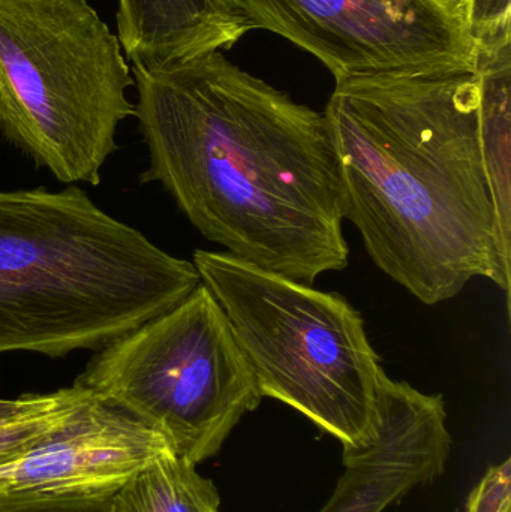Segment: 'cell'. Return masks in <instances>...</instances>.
<instances>
[{"label":"cell","mask_w":511,"mask_h":512,"mask_svg":"<svg viewBox=\"0 0 511 512\" xmlns=\"http://www.w3.org/2000/svg\"><path fill=\"white\" fill-rule=\"evenodd\" d=\"M135 114L159 183L210 242L312 285L348 265L338 159L324 113L221 51L132 65Z\"/></svg>","instance_id":"cell-1"},{"label":"cell","mask_w":511,"mask_h":512,"mask_svg":"<svg viewBox=\"0 0 511 512\" xmlns=\"http://www.w3.org/2000/svg\"><path fill=\"white\" fill-rule=\"evenodd\" d=\"M476 69L336 81L324 116L338 159L342 216L378 268L423 304L476 279L510 301L483 162Z\"/></svg>","instance_id":"cell-2"},{"label":"cell","mask_w":511,"mask_h":512,"mask_svg":"<svg viewBox=\"0 0 511 512\" xmlns=\"http://www.w3.org/2000/svg\"><path fill=\"white\" fill-rule=\"evenodd\" d=\"M200 283L80 186L0 191V355L99 351Z\"/></svg>","instance_id":"cell-3"},{"label":"cell","mask_w":511,"mask_h":512,"mask_svg":"<svg viewBox=\"0 0 511 512\" xmlns=\"http://www.w3.org/2000/svg\"><path fill=\"white\" fill-rule=\"evenodd\" d=\"M122 45L87 0H0V135L65 185L98 186L135 114Z\"/></svg>","instance_id":"cell-4"},{"label":"cell","mask_w":511,"mask_h":512,"mask_svg":"<svg viewBox=\"0 0 511 512\" xmlns=\"http://www.w3.org/2000/svg\"><path fill=\"white\" fill-rule=\"evenodd\" d=\"M194 265L227 315L261 396L296 409L344 448L365 444L383 367L359 310L336 292L228 252L195 251Z\"/></svg>","instance_id":"cell-5"},{"label":"cell","mask_w":511,"mask_h":512,"mask_svg":"<svg viewBox=\"0 0 511 512\" xmlns=\"http://www.w3.org/2000/svg\"><path fill=\"white\" fill-rule=\"evenodd\" d=\"M165 436L192 465L215 456L263 396L203 282L173 309L96 351L74 382Z\"/></svg>","instance_id":"cell-6"},{"label":"cell","mask_w":511,"mask_h":512,"mask_svg":"<svg viewBox=\"0 0 511 512\" xmlns=\"http://www.w3.org/2000/svg\"><path fill=\"white\" fill-rule=\"evenodd\" d=\"M255 29L317 57L336 81L476 69L464 0H239Z\"/></svg>","instance_id":"cell-7"},{"label":"cell","mask_w":511,"mask_h":512,"mask_svg":"<svg viewBox=\"0 0 511 512\" xmlns=\"http://www.w3.org/2000/svg\"><path fill=\"white\" fill-rule=\"evenodd\" d=\"M170 453L164 435L89 391L29 453L0 466V495H114Z\"/></svg>","instance_id":"cell-8"},{"label":"cell","mask_w":511,"mask_h":512,"mask_svg":"<svg viewBox=\"0 0 511 512\" xmlns=\"http://www.w3.org/2000/svg\"><path fill=\"white\" fill-rule=\"evenodd\" d=\"M443 396L381 372L371 438L344 448L345 471L320 512H383L446 468L452 450Z\"/></svg>","instance_id":"cell-9"},{"label":"cell","mask_w":511,"mask_h":512,"mask_svg":"<svg viewBox=\"0 0 511 512\" xmlns=\"http://www.w3.org/2000/svg\"><path fill=\"white\" fill-rule=\"evenodd\" d=\"M117 38L132 65H168L230 50L254 23L239 0H119Z\"/></svg>","instance_id":"cell-10"},{"label":"cell","mask_w":511,"mask_h":512,"mask_svg":"<svg viewBox=\"0 0 511 512\" xmlns=\"http://www.w3.org/2000/svg\"><path fill=\"white\" fill-rule=\"evenodd\" d=\"M483 162L504 249L511 254V47L477 54Z\"/></svg>","instance_id":"cell-11"},{"label":"cell","mask_w":511,"mask_h":512,"mask_svg":"<svg viewBox=\"0 0 511 512\" xmlns=\"http://www.w3.org/2000/svg\"><path fill=\"white\" fill-rule=\"evenodd\" d=\"M219 493L197 466L165 454L113 495V512H219Z\"/></svg>","instance_id":"cell-12"},{"label":"cell","mask_w":511,"mask_h":512,"mask_svg":"<svg viewBox=\"0 0 511 512\" xmlns=\"http://www.w3.org/2000/svg\"><path fill=\"white\" fill-rule=\"evenodd\" d=\"M87 394L89 391L74 384L71 396L57 408L0 424V466L29 453L48 433L53 432L69 417V414L86 399Z\"/></svg>","instance_id":"cell-13"},{"label":"cell","mask_w":511,"mask_h":512,"mask_svg":"<svg viewBox=\"0 0 511 512\" xmlns=\"http://www.w3.org/2000/svg\"><path fill=\"white\" fill-rule=\"evenodd\" d=\"M464 5L476 56L511 47V0H464Z\"/></svg>","instance_id":"cell-14"},{"label":"cell","mask_w":511,"mask_h":512,"mask_svg":"<svg viewBox=\"0 0 511 512\" xmlns=\"http://www.w3.org/2000/svg\"><path fill=\"white\" fill-rule=\"evenodd\" d=\"M0 512H113V495H0Z\"/></svg>","instance_id":"cell-15"},{"label":"cell","mask_w":511,"mask_h":512,"mask_svg":"<svg viewBox=\"0 0 511 512\" xmlns=\"http://www.w3.org/2000/svg\"><path fill=\"white\" fill-rule=\"evenodd\" d=\"M467 512H511V460L492 466L474 487Z\"/></svg>","instance_id":"cell-16"},{"label":"cell","mask_w":511,"mask_h":512,"mask_svg":"<svg viewBox=\"0 0 511 512\" xmlns=\"http://www.w3.org/2000/svg\"><path fill=\"white\" fill-rule=\"evenodd\" d=\"M72 394V387L48 394H24L18 399H0V424L51 411Z\"/></svg>","instance_id":"cell-17"}]
</instances>
